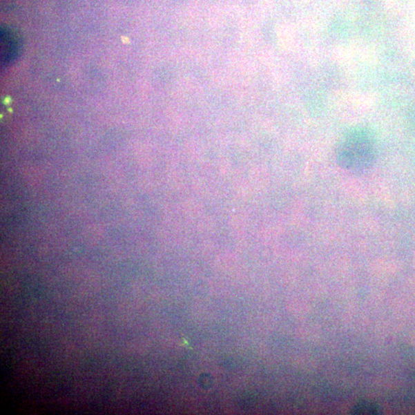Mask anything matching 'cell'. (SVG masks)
Masks as SVG:
<instances>
[{
	"instance_id": "2",
	"label": "cell",
	"mask_w": 415,
	"mask_h": 415,
	"mask_svg": "<svg viewBox=\"0 0 415 415\" xmlns=\"http://www.w3.org/2000/svg\"><path fill=\"white\" fill-rule=\"evenodd\" d=\"M21 43L15 31L8 28L1 30V64L8 66L18 57Z\"/></svg>"
},
{
	"instance_id": "1",
	"label": "cell",
	"mask_w": 415,
	"mask_h": 415,
	"mask_svg": "<svg viewBox=\"0 0 415 415\" xmlns=\"http://www.w3.org/2000/svg\"><path fill=\"white\" fill-rule=\"evenodd\" d=\"M376 145L369 129L356 128L345 135L336 152L338 165L353 175H362L375 164Z\"/></svg>"
},
{
	"instance_id": "3",
	"label": "cell",
	"mask_w": 415,
	"mask_h": 415,
	"mask_svg": "<svg viewBox=\"0 0 415 415\" xmlns=\"http://www.w3.org/2000/svg\"><path fill=\"white\" fill-rule=\"evenodd\" d=\"M380 409L375 404L369 403V401H362L354 407L351 414H378Z\"/></svg>"
}]
</instances>
